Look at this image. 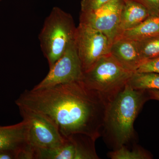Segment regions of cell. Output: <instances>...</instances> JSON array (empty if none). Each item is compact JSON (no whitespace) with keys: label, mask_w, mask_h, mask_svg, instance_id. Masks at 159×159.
<instances>
[{"label":"cell","mask_w":159,"mask_h":159,"mask_svg":"<svg viewBox=\"0 0 159 159\" xmlns=\"http://www.w3.org/2000/svg\"><path fill=\"white\" fill-rule=\"evenodd\" d=\"M83 72L74 40L63 55L55 63L49 73L33 89H39L81 80Z\"/></svg>","instance_id":"ba28073f"},{"label":"cell","mask_w":159,"mask_h":159,"mask_svg":"<svg viewBox=\"0 0 159 159\" xmlns=\"http://www.w3.org/2000/svg\"><path fill=\"white\" fill-rule=\"evenodd\" d=\"M150 16L148 10L142 4L134 0H126L121 11L116 38L123 31L138 25Z\"/></svg>","instance_id":"8fae6325"},{"label":"cell","mask_w":159,"mask_h":159,"mask_svg":"<svg viewBox=\"0 0 159 159\" xmlns=\"http://www.w3.org/2000/svg\"><path fill=\"white\" fill-rule=\"evenodd\" d=\"M128 83L135 89L159 90V74L135 72Z\"/></svg>","instance_id":"5bb4252c"},{"label":"cell","mask_w":159,"mask_h":159,"mask_svg":"<svg viewBox=\"0 0 159 159\" xmlns=\"http://www.w3.org/2000/svg\"><path fill=\"white\" fill-rule=\"evenodd\" d=\"M29 122L23 119L14 125L0 126V151L12 152L18 159H34V148L29 143Z\"/></svg>","instance_id":"9c48e42d"},{"label":"cell","mask_w":159,"mask_h":159,"mask_svg":"<svg viewBox=\"0 0 159 159\" xmlns=\"http://www.w3.org/2000/svg\"><path fill=\"white\" fill-rule=\"evenodd\" d=\"M142 4L148 10L150 16H159V0H134Z\"/></svg>","instance_id":"d6986e66"},{"label":"cell","mask_w":159,"mask_h":159,"mask_svg":"<svg viewBox=\"0 0 159 159\" xmlns=\"http://www.w3.org/2000/svg\"><path fill=\"white\" fill-rule=\"evenodd\" d=\"M23 119L29 122V143L35 151L56 148L65 142V139L56 124L43 114L18 107Z\"/></svg>","instance_id":"8992f818"},{"label":"cell","mask_w":159,"mask_h":159,"mask_svg":"<svg viewBox=\"0 0 159 159\" xmlns=\"http://www.w3.org/2000/svg\"><path fill=\"white\" fill-rule=\"evenodd\" d=\"M110 54L128 70L136 72L144 62L137 48L135 41L117 38L111 44Z\"/></svg>","instance_id":"30bf717a"},{"label":"cell","mask_w":159,"mask_h":159,"mask_svg":"<svg viewBox=\"0 0 159 159\" xmlns=\"http://www.w3.org/2000/svg\"><path fill=\"white\" fill-rule=\"evenodd\" d=\"M149 99H154L159 101V90L148 89L147 90Z\"/></svg>","instance_id":"44dd1931"},{"label":"cell","mask_w":159,"mask_h":159,"mask_svg":"<svg viewBox=\"0 0 159 159\" xmlns=\"http://www.w3.org/2000/svg\"><path fill=\"white\" fill-rule=\"evenodd\" d=\"M0 159H18V157L12 152L0 151Z\"/></svg>","instance_id":"ffe728a7"},{"label":"cell","mask_w":159,"mask_h":159,"mask_svg":"<svg viewBox=\"0 0 159 159\" xmlns=\"http://www.w3.org/2000/svg\"><path fill=\"white\" fill-rule=\"evenodd\" d=\"M148 99L147 90L135 89L127 83L108 103L104 126L118 145L117 148L132 138L134 122Z\"/></svg>","instance_id":"7a4b0ae2"},{"label":"cell","mask_w":159,"mask_h":159,"mask_svg":"<svg viewBox=\"0 0 159 159\" xmlns=\"http://www.w3.org/2000/svg\"><path fill=\"white\" fill-rule=\"evenodd\" d=\"M23 107L44 115L65 139L84 135L94 141L104 127L108 102L79 80L26 90L15 101Z\"/></svg>","instance_id":"6da1fadb"},{"label":"cell","mask_w":159,"mask_h":159,"mask_svg":"<svg viewBox=\"0 0 159 159\" xmlns=\"http://www.w3.org/2000/svg\"><path fill=\"white\" fill-rule=\"evenodd\" d=\"M35 159H79L77 145L71 137L62 145L50 149L35 151Z\"/></svg>","instance_id":"7c38bea8"},{"label":"cell","mask_w":159,"mask_h":159,"mask_svg":"<svg viewBox=\"0 0 159 159\" xmlns=\"http://www.w3.org/2000/svg\"><path fill=\"white\" fill-rule=\"evenodd\" d=\"M134 73L109 54L99 59L90 70L84 73L81 80L109 103L124 88Z\"/></svg>","instance_id":"277c9868"},{"label":"cell","mask_w":159,"mask_h":159,"mask_svg":"<svg viewBox=\"0 0 159 159\" xmlns=\"http://www.w3.org/2000/svg\"><path fill=\"white\" fill-rule=\"evenodd\" d=\"M126 0H111L94 11H80V24L100 31L111 43L117 35L120 15Z\"/></svg>","instance_id":"52a82bcc"},{"label":"cell","mask_w":159,"mask_h":159,"mask_svg":"<svg viewBox=\"0 0 159 159\" xmlns=\"http://www.w3.org/2000/svg\"><path fill=\"white\" fill-rule=\"evenodd\" d=\"M135 42L139 54L144 61L159 57V33Z\"/></svg>","instance_id":"9a60e30c"},{"label":"cell","mask_w":159,"mask_h":159,"mask_svg":"<svg viewBox=\"0 0 159 159\" xmlns=\"http://www.w3.org/2000/svg\"><path fill=\"white\" fill-rule=\"evenodd\" d=\"M109 157L112 159H148L152 158L148 152L142 148L133 150H129L124 145L117 148L116 150L110 152Z\"/></svg>","instance_id":"2e32d148"},{"label":"cell","mask_w":159,"mask_h":159,"mask_svg":"<svg viewBox=\"0 0 159 159\" xmlns=\"http://www.w3.org/2000/svg\"><path fill=\"white\" fill-rule=\"evenodd\" d=\"M158 33L159 16H150L138 25L123 31L116 39L122 38L136 41Z\"/></svg>","instance_id":"4fadbf2b"},{"label":"cell","mask_w":159,"mask_h":159,"mask_svg":"<svg viewBox=\"0 0 159 159\" xmlns=\"http://www.w3.org/2000/svg\"><path fill=\"white\" fill-rule=\"evenodd\" d=\"M77 27L72 16L57 7L46 18L39 35L41 48L51 68L74 40Z\"/></svg>","instance_id":"3957f363"},{"label":"cell","mask_w":159,"mask_h":159,"mask_svg":"<svg viewBox=\"0 0 159 159\" xmlns=\"http://www.w3.org/2000/svg\"><path fill=\"white\" fill-rule=\"evenodd\" d=\"M74 43L83 73L90 70L103 56L110 54L111 43L107 36L80 23L76 29Z\"/></svg>","instance_id":"5b68a950"},{"label":"cell","mask_w":159,"mask_h":159,"mask_svg":"<svg viewBox=\"0 0 159 159\" xmlns=\"http://www.w3.org/2000/svg\"><path fill=\"white\" fill-rule=\"evenodd\" d=\"M111 0H81V11H91L99 9Z\"/></svg>","instance_id":"ac0fdd59"},{"label":"cell","mask_w":159,"mask_h":159,"mask_svg":"<svg viewBox=\"0 0 159 159\" xmlns=\"http://www.w3.org/2000/svg\"><path fill=\"white\" fill-rule=\"evenodd\" d=\"M139 73H155L159 74V57L144 61L136 71Z\"/></svg>","instance_id":"e0dca14e"},{"label":"cell","mask_w":159,"mask_h":159,"mask_svg":"<svg viewBox=\"0 0 159 159\" xmlns=\"http://www.w3.org/2000/svg\"><path fill=\"white\" fill-rule=\"evenodd\" d=\"M1 1V0H0V1Z\"/></svg>","instance_id":"7402d4cb"}]
</instances>
